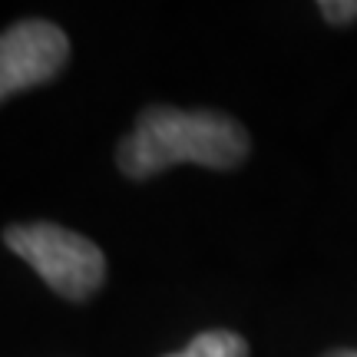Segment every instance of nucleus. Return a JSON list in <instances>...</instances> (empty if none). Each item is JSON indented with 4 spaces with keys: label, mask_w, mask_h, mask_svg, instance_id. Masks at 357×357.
I'll use <instances>...</instances> for the list:
<instances>
[{
    "label": "nucleus",
    "mask_w": 357,
    "mask_h": 357,
    "mask_svg": "<svg viewBox=\"0 0 357 357\" xmlns=\"http://www.w3.org/2000/svg\"><path fill=\"white\" fill-rule=\"evenodd\" d=\"M3 242L13 255L33 265L40 278L66 301H83L100 291L106 278V258L100 245L77 235V231L53 225V222H30V225H7Z\"/></svg>",
    "instance_id": "obj_2"
},
{
    "label": "nucleus",
    "mask_w": 357,
    "mask_h": 357,
    "mask_svg": "<svg viewBox=\"0 0 357 357\" xmlns=\"http://www.w3.org/2000/svg\"><path fill=\"white\" fill-rule=\"evenodd\" d=\"M324 357H357V351H331V354H324Z\"/></svg>",
    "instance_id": "obj_6"
},
{
    "label": "nucleus",
    "mask_w": 357,
    "mask_h": 357,
    "mask_svg": "<svg viewBox=\"0 0 357 357\" xmlns=\"http://www.w3.org/2000/svg\"><path fill=\"white\" fill-rule=\"evenodd\" d=\"M70 56V40L50 20H20L0 40V100L40 86L60 73Z\"/></svg>",
    "instance_id": "obj_3"
},
{
    "label": "nucleus",
    "mask_w": 357,
    "mask_h": 357,
    "mask_svg": "<svg viewBox=\"0 0 357 357\" xmlns=\"http://www.w3.org/2000/svg\"><path fill=\"white\" fill-rule=\"evenodd\" d=\"M166 357H248V344H245L242 334L212 328V331L195 334L185 351H176V354Z\"/></svg>",
    "instance_id": "obj_4"
},
{
    "label": "nucleus",
    "mask_w": 357,
    "mask_h": 357,
    "mask_svg": "<svg viewBox=\"0 0 357 357\" xmlns=\"http://www.w3.org/2000/svg\"><path fill=\"white\" fill-rule=\"evenodd\" d=\"M318 10L328 24H351L357 20V0H324L318 3Z\"/></svg>",
    "instance_id": "obj_5"
},
{
    "label": "nucleus",
    "mask_w": 357,
    "mask_h": 357,
    "mask_svg": "<svg viewBox=\"0 0 357 357\" xmlns=\"http://www.w3.org/2000/svg\"><path fill=\"white\" fill-rule=\"evenodd\" d=\"M248 155L245 129L215 109H142L129 136L116 146V166L129 178H153L178 162L205 169H235Z\"/></svg>",
    "instance_id": "obj_1"
}]
</instances>
